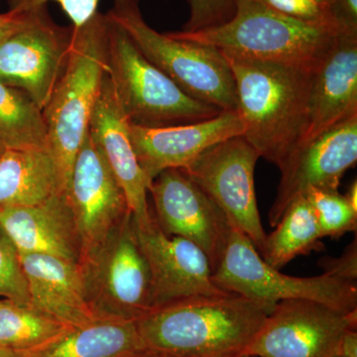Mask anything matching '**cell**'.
Listing matches in <instances>:
<instances>
[{
    "label": "cell",
    "mask_w": 357,
    "mask_h": 357,
    "mask_svg": "<svg viewBox=\"0 0 357 357\" xmlns=\"http://www.w3.org/2000/svg\"><path fill=\"white\" fill-rule=\"evenodd\" d=\"M102 0H8L9 10L17 13L37 10L49 3H57L74 28L82 27L96 13Z\"/></svg>",
    "instance_id": "f1b7e54d"
},
{
    "label": "cell",
    "mask_w": 357,
    "mask_h": 357,
    "mask_svg": "<svg viewBox=\"0 0 357 357\" xmlns=\"http://www.w3.org/2000/svg\"><path fill=\"white\" fill-rule=\"evenodd\" d=\"M357 162V115L340 122L289 155L281 172L276 198L269 211L271 227L289 204L311 188L338 191L345 172Z\"/></svg>",
    "instance_id": "5bb4252c"
},
{
    "label": "cell",
    "mask_w": 357,
    "mask_h": 357,
    "mask_svg": "<svg viewBox=\"0 0 357 357\" xmlns=\"http://www.w3.org/2000/svg\"><path fill=\"white\" fill-rule=\"evenodd\" d=\"M268 314L236 294L199 296L157 307L135 321L144 351L245 357Z\"/></svg>",
    "instance_id": "6da1fadb"
},
{
    "label": "cell",
    "mask_w": 357,
    "mask_h": 357,
    "mask_svg": "<svg viewBox=\"0 0 357 357\" xmlns=\"http://www.w3.org/2000/svg\"><path fill=\"white\" fill-rule=\"evenodd\" d=\"M96 319L137 321L152 311L151 274L129 213L79 266Z\"/></svg>",
    "instance_id": "ba28073f"
},
{
    "label": "cell",
    "mask_w": 357,
    "mask_h": 357,
    "mask_svg": "<svg viewBox=\"0 0 357 357\" xmlns=\"http://www.w3.org/2000/svg\"><path fill=\"white\" fill-rule=\"evenodd\" d=\"M236 3L234 17L225 24L169 34L213 47L225 56L314 70L344 33L332 26L289 17L261 0H236Z\"/></svg>",
    "instance_id": "277c9868"
},
{
    "label": "cell",
    "mask_w": 357,
    "mask_h": 357,
    "mask_svg": "<svg viewBox=\"0 0 357 357\" xmlns=\"http://www.w3.org/2000/svg\"><path fill=\"white\" fill-rule=\"evenodd\" d=\"M304 196L311 204L323 238H338L347 232L356 231L357 211L351 208L344 195L338 191L311 188Z\"/></svg>",
    "instance_id": "484cf974"
},
{
    "label": "cell",
    "mask_w": 357,
    "mask_h": 357,
    "mask_svg": "<svg viewBox=\"0 0 357 357\" xmlns=\"http://www.w3.org/2000/svg\"><path fill=\"white\" fill-rule=\"evenodd\" d=\"M0 302H1V300H0Z\"/></svg>",
    "instance_id": "60d3db41"
},
{
    "label": "cell",
    "mask_w": 357,
    "mask_h": 357,
    "mask_svg": "<svg viewBox=\"0 0 357 357\" xmlns=\"http://www.w3.org/2000/svg\"><path fill=\"white\" fill-rule=\"evenodd\" d=\"M109 20L107 77L129 123L166 128L206 121L223 112L185 95L143 56L122 28Z\"/></svg>",
    "instance_id": "8992f818"
},
{
    "label": "cell",
    "mask_w": 357,
    "mask_h": 357,
    "mask_svg": "<svg viewBox=\"0 0 357 357\" xmlns=\"http://www.w3.org/2000/svg\"><path fill=\"white\" fill-rule=\"evenodd\" d=\"M89 133L123 190L134 222L139 227L149 225L154 218L147 199L150 183L134 151L129 121L115 100L107 75L89 121Z\"/></svg>",
    "instance_id": "e0dca14e"
},
{
    "label": "cell",
    "mask_w": 357,
    "mask_h": 357,
    "mask_svg": "<svg viewBox=\"0 0 357 357\" xmlns=\"http://www.w3.org/2000/svg\"><path fill=\"white\" fill-rule=\"evenodd\" d=\"M6 148L4 146L3 143L0 141V156L3 154V152L6 151Z\"/></svg>",
    "instance_id": "74e56055"
},
{
    "label": "cell",
    "mask_w": 357,
    "mask_h": 357,
    "mask_svg": "<svg viewBox=\"0 0 357 357\" xmlns=\"http://www.w3.org/2000/svg\"><path fill=\"white\" fill-rule=\"evenodd\" d=\"M274 227L259 255L275 269L280 270L298 256L324 248L314 211L304 195L291 202Z\"/></svg>",
    "instance_id": "603a6c76"
},
{
    "label": "cell",
    "mask_w": 357,
    "mask_h": 357,
    "mask_svg": "<svg viewBox=\"0 0 357 357\" xmlns=\"http://www.w3.org/2000/svg\"><path fill=\"white\" fill-rule=\"evenodd\" d=\"M144 351L134 321L96 319L68 326L60 335L21 357H133Z\"/></svg>",
    "instance_id": "44dd1931"
},
{
    "label": "cell",
    "mask_w": 357,
    "mask_h": 357,
    "mask_svg": "<svg viewBox=\"0 0 357 357\" xmlns=\"http://www.w3.org/2000/svg\"><path fill=\"white\" fill-rule=\"evenodd\" d=\"M20 261L31 307L67 326L96 319L79 265L45 255H20Z\"/></svg>",
    "instance_id": "ffe728a7"
},
{
    "label": "cell",
    "mask_w": 357,
    "mask_h": 357,
    "mask_svg": "<svg viewBox=\"0 0 357 357\" xmlns=\"http://www.w3.org/2000/svg\"><path fill=\"white\" fill-rule=\"evenodd\" d=\"M0 357H21L20 352L0 344Z\"/></svg>",
    "instance_id": "8d00e7d4"
},
{
    "label": "cell",
    "mask_w": 357,
    "mask_h": 357,
    "mask_svg": "<svg viewBox=\"0 0 357 357\" xmlns=\"http://www.w3.org/2000/svg\"><path fill=\"white\" fill-rule=\"evenodd\" d=\"M357 328L347 331L340 340L338 354L349 357H357Z\"/></svg>",
    "instance_id": "836d02e7"
},
{
    "label": "cell",
    "mask_w": 357,
    "mask_h": 357,
    "mask_svg": "<svg viewBox=\"0 0 357 357\" xmlns=\"http://www.w3.org/2000/svg\"><path fill=\"white\" fill-rule=\"evenodd\" d=\"M223 56L236 83L243 137L280 168L304 135L314 70Z\"/></svg>",
    "instance_id": "7a4b0ae2"
},
{
    "label": "cell",
    "mask_w": 357,
    "mask_h": 357,
    "mask_svg": "<svg viewBox=\"0 0 357 357\" xmlns=\"http://www.w3.org/2000/svg\"><path fill=\"white\" fill-rule=\"evenodd\" d=\"M0 297L22 306H31L20 255L0 227Z\"/></svg>",
    "instance_id": "4316f807"
},
{
    "label": "cell",
    "mask_w": 357,
    "mask_h": 357,
    "mask_svg": "<svg viewBox=\"0 0 357 357\" xmlns=\"http://www.w3.org/2000/svg\"><path fill=\"white\" fill-rule=\"evenodd\" d=\"M257 151L243 136L230 138L199 155L181 169L199 185L227 215L261 251L267 234L258 211L255 187Z\"/></svg>",
    "instance_id": "9c48e42d"
},
{
    "label": "cell",
    "mask_w": 357,
    "mask_h": 357,
    "mask_svg": "<svg viewBox=\"0 0 357 357\" xmlns=\"http://www.w3.org/2000/svg\"><path fill=\"white\" fill-rule=\"evenodd\" d=\"M213 280L227 292L243 296L269 314L281 301L312 300L338 311H357L356 282L324 273L289 276L268 265L248 237L232 227Z\"/></svg>",
    "instance_id": "52a82bcc"
},
{
    "label": "cell",
    "mask_w": 357,
    "mask_h": 357,
    "mask_svg": "<svg viewBox=\"0 0 357 357\" xmlns=\"http://www.w3.org/2000/svg\"><path fill=\"white\" fill-rule=\"evenodd\" d=\"M57 192L63 191L48 150L6 149L0 156V210L35 206Z\"/></svg>",
    "instance_id": "7402d4cb"
},
{
    "label": "cell",
    "mask_w": 357,
    "mask_h": 357,
    "mask_svg": "<svg viewBox=\"0 0 357 357\" xmlns=\"http://www.w3.org/2000/svg\"><path fill=\"white\" fill-rule=\"evenodd\" d=\"M73 26L58 25L48 6L0 44V82L25 93L43 110L64 72Z\"/></svg>",
    "instance_id": "8fae6325"
},
{
    "label": "cell",
    "mask_w": 357,
    "mask_h": 357,
    "mask_svg": "<svg viewBox=\"0 0 357 357\" xmlns=\"http://www.w3.org/2000/svg\"><path fill=\"white\" fill-rule=\"evenodd\" d=\"M133 357H194V356H172V354H158V352H152L144 351L140 354H136Z\"/></svg>",
    "instance_id": "d590c367"
},
{
    "label": "cell",
    "mask_w": 357,
    "mask_h": 357,
    "mask_svg": "<svg viewBox=\"0 0 357 357\" xmlns=\"http://www.w3.org/2000/svg\"><path fill=\"white\" fill-rule=\"evenodd\" d=\"M333 357H349V356H342V354H335V356H333Z\"/></svg>",
    "instance_id": "ab89813d"
},
{
    "label": "cell",
    "mask_w": 357,
    "mask_h": 357,
    "mask_svg": "<svg viewBox=\"0 0 357 357\" xmlns=\"http://www.w3.org/2000/svg\"><path fill=\"white\" fill-rule=\"evenodd\" d=\"M319 266L325 273L337 279L356 282L357 279V244L356 238L345 249L340 257H325L319 260Z\"/></svg>",
    "instance_id": "4dcf8cb0"
},
{
    "label": "cell",
    "mask_w": 357,
    "mask_h": 357,
    "mask_svg": "<svg viewBox=\"0 0 357 357\" xmlns=\"http://www.w3.org/2000/svg\"><path fill=\"white\" fill-rule=\"evenodd\" d=\"M0 141L6 149L48 150L43 112L20 89L0 82Z\"/></svg>",
    "instance_id": "cb8c5ba5"
},
{
    "label": "cell",
    "mask_w": 357,
    "mask_h": 357,
    "mask_svg": "<svg viewBox=\"0 0 357 357\" xmlns=\"http://www.w3.org/2000/svg\"><path fill=\"white\" fill-rule=\"evenodd\" d=\"M326 8L342 32L357 34V0H326Z\"/></svg>",
    "instance_id": "1f68e13d"
},
{
    "label": "cell",
    "mask_w": 357,
    "mask_h": 357,
    "mask_svg": "<svg viewBox=\"0 0 357 357\" xmlns=\"http://www.w3.org/2000/svg\"><path fill=\"white\" fill-rule=\"evenodd\" d=\"M33 11L26 13H17L8 10L6 13H0V44L20 31L29 23Z\"/></svg>",
    "instance_id": "d6a6232c"
},
{
    "label": "cell",
    "mask_w": 357,
    "mask_h": 357,
    "mask_svg": "<svg viewBox=\"0 0 357 357\" xmlns=\"http://www.w3.org/2000/svg\"><path fill=\"white\" fill-rule=\"evenodd\" d=\"M107 15L185 95L222 112H237L234 75L222 52L156 31L143 18L138 0H114Z\"/></svg>",
    "instance_id": "5b68a950"
},
{
    "label": "cell",
    "mask_w": 357,
    "mask_h": 357,
    "mask_svg": "<svg viewBox=\"0 0 357 357\" xmlns=\"http://www.w3.org/2000/svg\"><path fill=\"white\" fill-rule=\"evenodd\" d=\"M357 115V34L342 33L312 73L299 145Z\"/></svg>",
    "instance_id": "ac0fdd59"
},
{
    "label": "cell",
    "mask_w": 357,
    "mask_h": 357,
    "mask_svg": "<svg viewBox=\"0 0 357 357\" xmlns=\"http://www.w3.org/2000/svg\"><path fill=\"white\" fill-rule=\"evenodd\" d=\"M236 0H188L190 17L182 31L196 32L229 22L236 13Z\"/></svg>",
    "instance_id": "83f0119b"
},
{
    "label": "cell",
    "mask_w": 357,
    "mask_h": 357,
    "mask_svg": "<svg viewBox=\"0 0 357 357\" xmlns=\"http://www.w3.org/2000/svg\"><path fill=\"white\" fill-rule=\"evenodd\" d=\"M155 220L164 234L196 244L217 269L232 225L213 199L181 169H168L152 181Z\"/></svg>",
    "instance_id": "4fadbf2b"
},
{
    "label": "cell",
    "mask_w": 357,
    "mask_h": 357,
    "mask_svg": "<svg viewBox=\"0 0 357 357\" xmlns=\"http://www.w3.org/2000/svg\"><path fill=\"white\" fill-rule=\"evenodd\" d=\"M243 135L238 112H223L206 121L166 128L129 123L134 151L150 185L163 171L185 168L208 148Z\"/></svg>",
    "instance_id": "2e32d148"
},
{
    "label": "cell",
    "mask_w": 357,
    "mask_h": 357,
    "mask_svg": "<svg viewBox=\"0 0 357 357\" xmlns=\"http://www.w3.org/2000/svg\"><path fill=\"white\" fill-rule=\"evenodd\" d=\"M66 194L76 220L82 266L131 213L123 190L89 132L77 153Z\"/></svg>",
    "instance_id": "7c38bea8"
},
{
    "label": "cell",
    "mask_w": 357,
    "mask_h": 357,
    "mask_svg": "<svg viewBox=\"0 0 357 357\" xmlns=\"http://www.w3.org/2000/svg\"><path fill=\"white\" fill-rule=\"evenodd\" d=\"M351 328H357V311L340 312L312 300L281 301L245 357H333Z\"/></svg>",
    "instance_id": "30bf717a"
},
{
    "label": "cell",
    "mask_w": 357,
    "mask_h": 357,
    "mask_svg": "<svg viewBox=\"0 0 357 357\" xmlns=\"http://www.w3.org/2000/svg\"><path fill=\"white\" fill-rule=\"evenodd\" d=\"M109 28L107 14L100 11L82 27H73L64 72L42 110L48 151L65 192L107 75Z\"/></svg>",
    "instance_id": "3957f363"
},
{
    "label": "cell",
    "mask_w": 357,
    "mask_h": 357,
    "mask_svg": "<svg viewBox=\"0 0 357 357\" xmlns=\"http://www.w3.org/2000/svg\"><path fill=\"white\" fill-rule=\"evenodd\" d=\"M68 326L31 306L0 302V344L16 351L46 344Z\"/></svg>",
    "instance_id": "d4e9b609"
},
{
    "label": "cell",
    "mask_w": 357,
    "mask_h": 357,
    "mask_svg": "<svg viewBox=\"0 0 357 357\" xmlns=\"http://www.w3.org/2000/svg\"><path fill=\"white\" fill-rule=\"evenodd\" d=\"M345 199L351 204L352 208L357 211V183L354 181V183L349 187V192L347 195H344Z\"/></svg>",
    "instance_id": "e575fe53"
},
{
    "label": "cell",
    "mask_w": 357,
    "mask_h": 357,
    "mask_svg": "<svg viewBox=\"0 0 357 357\" xmlns=\"http://www.w3.org/2000/svg\"><path fill=\"white\" fill-rule=\"evenodd\" d=\"M261 1L270 8L289 17L316 23V24L332 26L342 31L333 22L328 9L317 0H261Z\"/></svg>",
    "instance_id": "f546056e"
},
{
    "label": "cell",
    "mask_w": 357,
    "mask_h": 357,
    "mask_svg": "<svg viewBox=\"0 0 357 357\" xmlns=\"http://www.w3.org/2000/svg\"><path fill=\"white\" fill-rule=\"evenodd\" d=\"M133 225L150 268L152 310L190 298L229 293L213 282L210 261L196 244L167 236L155 218L145 227L134 220Z\"/></svg>",
    "instance_id": "9a60e30c"
},
{
    "label": "cell",
    "mask_w": 357,
    "mask_h": 357,
    "mask_svg": "<svg viewBox=\"0 0 357 357\" xmlns=\"http://www.w3.org/2000/svg\"><path fill=\"white\" fill-rule=\"evenodd\" d=\"M0 227L20 255L55 256L79 265L81 243L65 192L35 206L0 210Z\"/></svg>",
    "instance_id": "d6986e66"
},
{
    "label": "cell",
    "mask_w": 357,
    "mask_h": 357,
    "mask_svg": "<svg viewBox=\"0 0 357 357\" xmlns=\"http://www.w3.org/2000/svg\"><path fill=\"white\" fill-rule=\"evenodd\" d=\"M317 1L319 2V3L321 4H323V6H325L326 8V0H317Z\"/></svg>",
    "instance_id": "f35d334b"
}]
</instances>
